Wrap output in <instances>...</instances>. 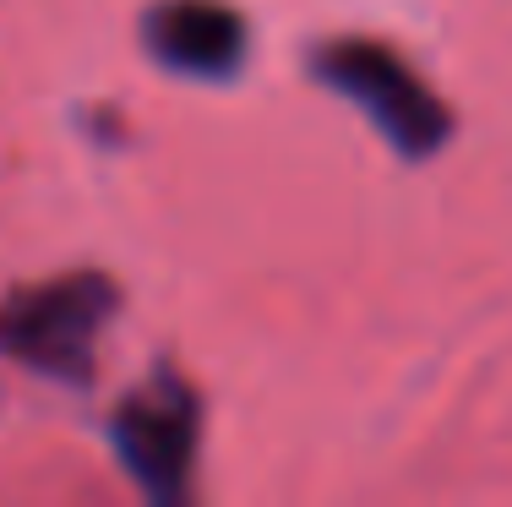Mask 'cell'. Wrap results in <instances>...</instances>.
I'll return each mask as SVG.
<instances>
[{"instance_id":"cell-1","label":"cell","mask_w":512,"mask_h":507,"mask_svg":"<svg viewBox=\"0 0 512 507\" xmlns=\"http://www.w3.org/2000/svg\"><path fill=\"white\" fill-rule=\"evenodd\" d=\"M115 311L120 289L104 273L28 284L0 306V355L55 382H88Z\"/></svg>"},{"instance_id":"cell-2","label":"cell","mask_w":512,"mask_h":507,"mask_svg":"<svg viewBox=\"0 0 512 507\" xmlns=\"http://www.w3.org/2000/svg\"><path fill=\"white\" fill-rule=\"evenodd\" d=\"M316 77L333 93H344L349 104H360V110L376 120V131H382L398 153H409V159L436 153L447 142V131H453L447 104L436 99V93L409 71V60H398L387 44H371V39L322 44V50H316Z\"/></svg>"},{"instance_id":"cell-3","label":"cell","mask_w":512,"mask_h":507,"mask_svg":"<svg viewBox=\"0 0 512 507\" xmlns=\"http://www.w3.org/2000/svg\"><path fill=\"white\" fill-rule=\"evenodd\" d=\"M115 448L126 469L153 497H180L197 458V398L186 382L158 377L153 388L131 393L115 415Z\"/></svg>"},{"instance_id":"cell-4","label":"cell","mask_w":512,"mask_h":507,"mask_svg":"<svg viewBox=\"0 0 512 507\" xmlns=\"http://www.w3.org/2000/svg\"><path fill=\"white\" fill-rule=\"evenodd\" d=\"M148 50L180 77H229L246 60V22L218 0H164L148 17Z\"/></svg>"}]
</instances>
